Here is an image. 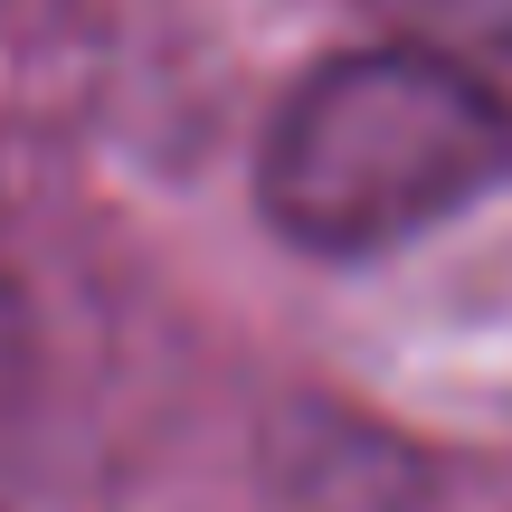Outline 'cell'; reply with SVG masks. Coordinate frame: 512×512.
Returning <instances> with one entry per match:
<instances>
[{
    "label": "cell",
    "instance_id": "1",
    "mask_svg": "<svg viewBox=\"0 0 512 512\" xmlns=\"http://www.w3.org/2000/svg\"><path fill=\"white\" fill-rule=\"evenodd\" d=\"M512 171V105L475 57L427 38L342 48L275 105L266 124V219L313 256H380L456 209H475Z\"/></svg>",
    "mask_w": 512,
    "mask_h": 512
},
{
    "label": "cell",
    "instance_id": "2",
    "mask_svg": "<svg viewBox=\"0 0 512 512\" xmlns=\"http://www.w3.org/2000/svg\"><path fill=\"white\" fill-rule=\"evenodd\" d=\"M38 389H48V370H38V323H29V304H19V285L0 275V512H19V494H29Z\"/></svg>",
    "mask_w": 512,
    "mask_h": 512
},
{
    "label": "cell",
    "instance_id": "3",
    "mask_svg": "<svg viewBox=\"0 0 512 512\" xmlns=\"http://www.w3.org/2000/svg\"><path fill=\"white\" fill-rule=\"evenodd\" d=\"M380 19L456 57H512V0H380Z\"/></svg>",
    "mask_w": 512,
    "mask_h": 512
}]
</instances>
